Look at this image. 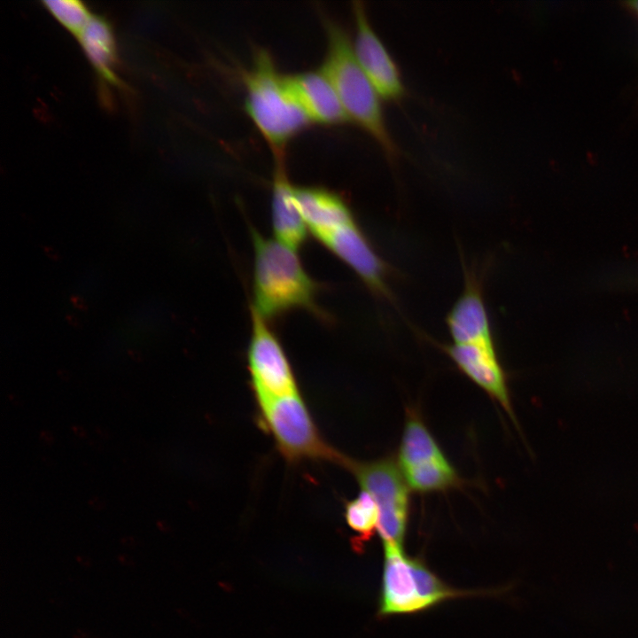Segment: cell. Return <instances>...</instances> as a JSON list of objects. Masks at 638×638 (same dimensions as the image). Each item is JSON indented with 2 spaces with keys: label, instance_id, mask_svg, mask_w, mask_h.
<instances>
[{
  "label": "cell",
  "instance_id": "cell-1",
  "mask_svg": "<svg viewBox=\"0 0 638 638\" xmlns=\"http://www.w3.org/2000/svg\"><path fill=\"white\" fill-rule=\"evenodd\" d=\"M245 108L268 144L275 160H284L288 142L312 122L266 50H257L242 75Z\"/></svg>",
  "mask_w": 638,
  "mask_h": 638
},
{
  "label": "cell",
  "instance_id": "cell-2",
  "mask_svg": "<svg viewBox=\"0 0 638 638\" xmlns=\"http://www.w3.org/2000/svg\"><path fill=\"white\" fill-rule=\"evenodd\" d=\"M251 236L254 251L251 307L265 320L296 307L324 316L315 302L318 284L304 269L296 250L253 228Z\"/></svg>",
  "mask_w": 638,
  "mask_h": 638
},
{
  "label": "cell",
  "instance_id": "cell-3",
  "mask_svg": "<svg viewBox=\"0 0 638 638\" xmlns=\"http://www.w3.org/2000/svg\"><path fill=\"white\" fill-rule=\"evenodd\" d=\"M327 46L320 70L334 87L349 117L370 135L385 152L395 157L397 149L385 125L380 96L358 63L346 31L325 19Z\"/></svg>",
  "mask_w": 638,
  "mask_h": 638
},
{
  "label": "cell",
  "instance_id": "cell-4",
  "mask_svg": "<svg viewBox=\"0 0 638 638\" xmlns=\"http://www.w3.org/2000/svg\"><path fill=\"white\" fill-rule=\"evenodd\" d=\"M257 406L261 425L287 461H331L342 465L346 455L322 437L300 393Z\"/></svg>",
  "mask_w": 638,
  "mask_h": 638
},
{
  "label": "cell",
  "instance_id": "cell-5",
  "mask_svg": "<svg viewBox=\"0 0 638 638\" xmlns=\"http://www.w3.org/2000/svg\"><path fill=\"white\" fill-rule=\"evenodd\" d=\"M342 466L377 502L380 513L377 533L383 543L403 546L409 498L408 485L397 464L390 457L360 462L346 456Z\"/></svg>",
  "mask_w": 638,
  "mask_h": 638
},
{
  "label": "cell",
  "instance_id": "cell-6",
  "mask_svg": "<svg viewBox=\"0 0 638 638\" xmlns=\"http://www.w3.org/2000/svg\"><path fill=\"white\" fill-rule=\"evenodd\" d=\"M247 368L257 405L300 393L290 361L267 321L251 307Z\"/></svg>",
  "mask_w": 638,
  "mask_h": 638
},
{
  "label": "cell",
  "instance_id": "cell-7",
  "mask_svg": "<svg viewBox=\"0 0 638 638\" xmlns=\"http://www.w3.org/2000/svg\"><path fill=\"white\" fill-rule=\"evenodd\" d=\"M355 35L354 51L358 63L380 97L397 100L404 94L399 70L375 33L362 2L353 3Z\"/></svg>",
  "mask_w": 638,
  "mask_h": 638
},
{
  "label": "cell",
  "instance_id": "cell-8",
  "mask_svg": "<svg viewBox=\"0 0 638 638\" xmlns=\"http://www.w3.org/2000/svg\"><path fill=\"white\" fill-rule=\"evenodd\" d=\"M348 265L375 293L386 296V268L356 222H351L317 238Z\"/></svg>",
  "mask_w": 638,
  "mask_h": 638
},
{
  "label": "cell",
  "instance_id": "cell-9",
  "mask_svg": "<svg viewBox=\"0 0 638 638\" xmlns=\"http://www.w3.org/2000/svg\"><path fill=\"white\" fill-rule=\"evenodd\" d=\"M427 611L414 577L411 557L402 546L384 543V567L378 615L412 614Z\"/></svg>",
  "mask_w": 638,
  "mask_h": 638
},
{
  "label": "cell",
  "instance_id": "cell-10",
  "mask_svg": "<svg viewBox=\"0 0 638 638\" xmlns=\"http://www.w3.org/2000/svg\"><path fill=\"white\" fill-rule=\"evenodd\" d=\"M445 350L457 368L495 400L516 423L506 375L498 360L495 345L452 344Z\"/></svg>",
  "mask_w": 638,
  "mask_h": 638
},
{
  "label": "cell",
  "instance_id": "cell-11",
  "mask_svg": "<svg viewBox=\"0 0 638 638\" xmlns=\"http://www.w3.org/2000/svg\"><path fill=\"white\" fill-rule=\"evenodd\" d=\"M286 77L312 123L338 125L350 121L334 87L320 69L286 74Z\"/></svg>",
  "mask_w": 638,
  "mask_h": 638
},
{
  "label": "cell",
  "instance_id": "cell-12",
  "mask_svg": "<svg viewBox=\"0 0 638 638\" xmlns=\"http://www.w3.org/2000/svg\"><path fill=\"white\" fill-rule=\"evenodd\" d=\"M300 214L316 237L355 221L346 200L338 194L318 187H294Z\"/></svg>",
  "mask_w": 638,
  "mask_h": 638
},
{
  "label": "cell",
  "instance_id": "cell-13",
  "mask_svg": "<svg viewBox=\"0 0 638 638\" xmlns=\"http://www.w3.org/2000/svg\"><path fill=\"white\" fill-rule=\"evenodd\" d=\"M447 324L454 344L494 345L481 291L470 279L447 315Z\"/></svg>",
  "mask_w": 638,
  "mask_h": 638
},
{
  "label": "cell",
  "instance_id": "cell-14",
  "mask_svg": "<svg viewBox=\"0 0 638 638\" xmlns=\"http://www.w3.org/2000/svg\"><path fill=\"white\" fill-rule=\"evenodd\" d=\"M294 185L284 167V160H276L272 182L271 219L276 239L296 250L307 239V228L294 198Z\"/></svg>",
  "mask_w": 638,
  "mask_h": 638
},
{
  "label": "cell",
  "instance_id": "cell-15",
  "mask_svg": "<svg viewBox=\"0 0 638 638\" xmlns=\"http://www.w3.org/2000/svg\"><path fill=\"white\" fill-rule=\"evenodd\" d=\"M447 459L418 415L409 411L398 452L401 471Z\"/></svg>",
  "mask_w": 638,
  "mask_h": 638
},
{
  "label": "cell",
  "instance_id": "cell-16",
  "mask_svg": "<svg viewBox=\"0 0 638 638\" xmlns=\"http://www.w3.org/2000/svg\"><path fill=\"white\" fill-rule=\"evenodd\" d=\"M78 37L99 76L109 83L116 84L118 82L114 72L116 49L109 24L100 17H91Z\"/></svg>",
  "mask_w": 638,
  "mask_h": 638
},
{
  "label": "cell",
  "instance_id": "cell-17",
  "mask_svg": "<svg viewBox=\"0 0 638 638\" xmlns=\"http://www.w3.org/2000/svg\"><path fill=\"white\" fill-rule=\"evenodd\" d=\"M407 485L420 493L440 492L460 484V478L447 459L401 471Z\"/></svg>",
  "mask_w": 638,
  "mask_h": 638
},
{
  "label": "cell",
  "instance_id": "cell-18",
  "mask_svg": "<svg viewBox=\"0 0 638 638\" xmlns=\"http://www.w3.org/2000/svg\"><path fill=\"white\" fill-rule=\"evenodd\" d=\"M379 508L375 499L362 490L359 494L345 505V518L347 525L357 534L361 541L370 540L377 531Z\"/></svg>",
  "mask_w": 638,
  "mask_h": 638
},
{
  "label": "cell",
  "instance_id": "cell-19",
  "mask_svg": "<svg viewBox=\"0 0 638 638\" xmlns=\"http://www.w3.org/2000/svg\"><path fill=\"white\" fill-rule=\"evenodd\" d=\"M418 593L427 610L452 598L474 594L448 587L419 558L411 557Z\"/></svg>",
  "mask_w": 638,
  "mask_h": 638
},
{
  "label": "cell",
  "instance_id": "cell-20",
  "mask_svg": "<svg viewBox=\"0 0 638 638\" xmlns=\"http://www.w3.org/2000/svg\"><path fill=\"white\" fill-rule=\"evenodd\" d=\"M43 4L66 28L78 36L91 19L88 9L80 1L48 0Z\"/></svg>",
  "mask_w": 638,
  "mask_h": 638
},
{
  "label": "cell",
  "instance_id": "cell-21",
  "mask_svg": "<svg viewBox=\"0 0 638 638\" xmlns=\"http://www.w3.org/2000/svg\"><path fill=\"white\" fill-rule=\"evenodd\" d=\"M626 4L638 16V0L627 1Z\"/></svg>",
  "mask_w": 638,
  "mask_h": 638
}]
</instances>
